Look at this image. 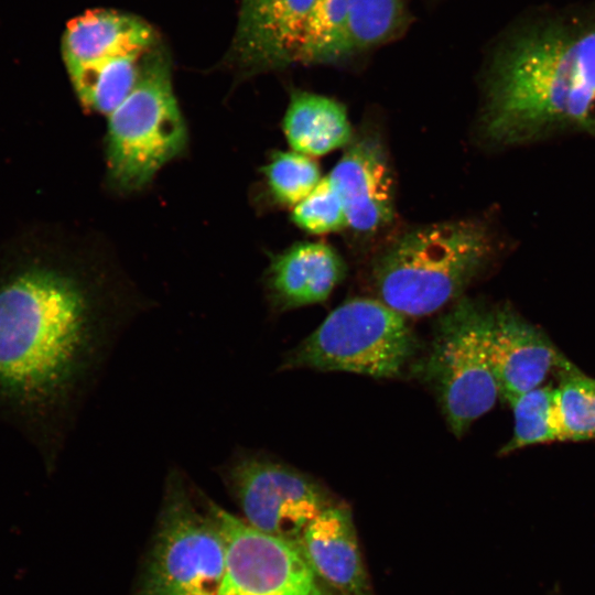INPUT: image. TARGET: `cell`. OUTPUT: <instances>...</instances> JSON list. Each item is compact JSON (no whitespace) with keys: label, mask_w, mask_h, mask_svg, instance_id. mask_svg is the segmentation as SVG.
Here are the masks:
<instances>
[{"label":"cell","mask_w":595,"mask_h":595,"mask_svg":"<svg viewBox=\"0 0 595 595\" xmlns=\"http://www.w3.org/2000/svg\"><path fill=\"white\" fill-rule=\"evenodd\" d=\"M291 218L304 231L316 235L348 227L343 201L327 175L293 207Z\"/></svg>","instance_id":"23"},{"label":"cell","mask_w":595,"mask_h":595,"mask_svg":"<svg viewBox=\"0 0 595 595\" xmlns=\"http://www.w3.org/2000/svg\"><path fill=\"white\" fill-rule=\"evenodd\" d=\"M327 176L355 232L374 235L393 220V178L378 138L365 134L351 140Z\"/></svg>","instance_id":"12"},{"label":"cell","mask_w":595,"mask_h":595,"mask_svg":"<svg viewBox=\"0 0 595 595\" xmlns=\"http://www.w3.org/2000/svg\"><path fill=\"white\" fill-rule=\"evenodd\" d=\"M419 347L407 316L380 300L355 298L333 310L284 357L281 369L400 376Z\"/></svg>","instance_id":"6"},{"label":"cell","mask_w":595,"mask_h":595,"mask_svg":"<svg viewBox=\"0 0 595 595\" xmlns=\"http://www.w3.org/2000/svg\"><path fill=\"white\" fill-rule=\"evenodd\" d=\"M487 345L500 396L505 401L542 386L570 360L536 325L509 305L488 310Z\"/></svg>","instance_id":"11"},{"label":"cell","mask_w":595,"mask_h":595,"mask_svg":"<svg viewBox=\"0 0 595 595\" xmlns=\"http://www.w3.org/2000/svg\"><path fill=\"white\" fill-rule=\"evenodd\" d=\"M556 404L563 442L595 439V379L569 361L560 371Z\"/></svg>","instance_id":"20"},{"label":"cell","mask_w":595,"mask_h":595,"mask_svg":"<svg viewBox=\"0 0 595 595\" xmlns=\"http://www.w3.org/2000/svg\"><path fill=\"white\" fill-rule=\"evenodd\" d=\"M314 0H241L227 62L242 75L299 62Z\"/></svg>","instance_id":"10"},{"label":"cell","mask_w":595,"mask_h":595,"mask_svg":"<svg viewBox=\"0 0 595 595\" xmlns=\"http://www.w3.org/2000/svg\"><path fill=\"white\" fill-rule=\"evenodd\" d=\"M409 25L404 0H348L342 61L397 39Z\"/></svg>","instance_id":"17"},{"label":"cell","mask_w":595,"mask_h":595,"mask_svg":"<svg viewBox=\"0 0 595 595\" xmlns=\"http://www.w3.org/2000/svg\"><path fill=\"white\" fill-rule=\"evenodd\" d=\"M491 251L490 234L477 220H447L408 230L375 261L379 300L407 317L437 312L457 301Z\"/></svg>","instance_id":"3"},{"label":"cell","mask_w":595,"mask_h":595,"mask_svg":"<svg viewBox=\"0 0 595 595\" xmlns=\"http://www.w3.org/2000/svg\"><path fill=\"white\" fill-rule=\"evenodd\" d=\"M136 315L55 269L8 278L0 283V389L31 401H68L94 381Z\"/></svg>","instance_id":"1"},{"label":"cell","mask_w":595,"mask_h":595,"mask_svg":"<svg viewBox=\"0 0 595 595\" xmlns=\"http://www.w3.org/2000/svg\"><path fill=\"white\" fill-rule=\"evenodd\" d=\"M159 43L153 28L133 14L95 9L71 21L62 39L69 77L127 55H143Z\"/></svg>","instance_id":"13"},{"label":"cell","mask_w":595,"mask_h":595,"mask_svg":"<svg viewBox=\"0 0 595 595\" xmlns=\"http://www.w3.org/2000/svg\"><path fill=\"white\" fill-rule=\"evenodd\" d=\"M346 264L324 242L291 246L271 259L266 289L271 309L278 313L326 301L345 279Z\"/></svg>","instance_id":"15"},{"label":"cell","mask_w":595,"mask_h":595,"mask_svg":"<svg viewBox=\"0 0 595 595\" xmlns=\"http://www.w3.org/2000/svg\"><path fill=\"white\" fill-rule=\"evenodd\" d=\"M283 131L292 151L309 156L327 154L351 141V126L345 107L326 96L294 91Z\"/></svg>","instance_id":"16"},{"label":"cell","mask_w":595,"mask_h":595,"mask_svg":"<svg viewBox=\"0 0 595 595\" xmlns=\"http://www.w3.org/2000/svg\"><path fill=\"white\" fill-rule=\"evenodd\" d=\"M494 145L595 133V29L543 25L495 56L480 119Z\"/></svg>","instance_id":"2"},{"label":"cell","mask_w":595,"mask_h":595,"mask_svg":"<svg viewBox=\"0 0 595 595\" xmlns=\"http://www.w3.org/2000/svg\"><path fill=\"white\" fill-rule=\"evenodd\" d=\"M187 133L178 108L167 53L159 43L142 57L133 88L108 115L107 166L123 191L145 186L185 148Z\"/></svg>","instance_id":"4"},{"label":"cell","mask_w":595,"mask_h":595,"mask_svg":"<svg viewBox=\"0 0 595 595\" xmlns=\"http://www.w3.org/2000/svg\"><path fill=\"white\" fill-rule=\"evenodd\" d=\"M487 317L479 303L455 301L437 320L422 365V375L456 437L490 411L500 396L488 353Z\"/></svg>","instance_id":"7"},{"label":"cell","mask_w":595,"mask_h":595,"mask_svg":"<svg viewBox=\"0 0 595 595\" xmlns=\"http://www.w3.org/2000/svg\"><path fill=\"white\" fill-rule=\"evenodd\" d=\"M221 474L244 520L277 538L299 542L307 524L335 502L321 484L260 452L237 448Z\"/></svg>","instance_id":"8"},{"label":"cell","mask_w":595,"mask_h":595,"mask_svg":"<svg viewBox=\"0 0 595 595\" xmlns=\"http://www.w3.org/2000/svg\"><path fill=\"white\" fill-rule=\"evenodd\" d=\"M204 500L199 507L183 475L170 472L137 595H218L226 543L212 501Z\"/></svg>","instance_id":"5"},{"label":"cell","mask_w":595,"mask_h":595,"mask_svg":"<svg viewBox=\"0 0 595 595\" xmlns=\"http://www.w3.org/2000/svg\"><path fill=\"white\" fill-rule=\"evenodd\" d=\"M314 573L337 595H371L351 512L334 502L305 528L299 542Z\"/></svg>","instance_id":"14"},{"label":"cell","mask_w":595,"mask_h":595,"mask_svg":"<svg viewBox=\"0 0 595 595\" xmlns=\"http://www.w3.org/2000/svg\"><path fill=\"white\" fill-rule=\"evenodd\" d=\"M348 0H314L299 54L301 64L342 61V35Z\"/></svg>","instance_id":"21"},{"label":"cell","mask_w":595,"mask_h":595,"mask_svg":"<svg viewBox=\"0 0 595 595\" xmlns=\"http://www.w3.org/2000/svg\"><path fill=\"white\" fill-rule=\"evenodd\" d=\"M272 196L281 204L294 207L322 180L317 163L295 151H277L262 169Z\"/></svg>","instance_id":"22"},{"label":"cell","mask_w":595,"mask_h":595,"mask_svg":"<svg viewBox=\"0 0 595 595\" xmlns=\"http://www.w3.org/2000/svg\"><path fill=\"white\" fill-rule=\"evenodd\" d=\"M513 430L510 440L499 451L508 455L518 450L562 441L556 387L542 385L510 401Z\"/></svg>","instance_id":"18"},{"label":"cell","mask_w":595,"mask_h":595,"mask_svg":"<svg viewBox=\"0 0 595 595\" xmlns=\"http://www.w3.org/2000/svg\"><path fill=\"white\" fill-rule=\"evenodd\" d=\"M143 56L127 55L72 76V84L83 106L109 115L133 88Z\"/></svg>","instance_id":"19"},{"label":"cell","mask_w":595,"mask_h":595,"mask_svg":"<svg viewBox=\"0 0 595 595\" xmlns=\"http://www.w3.org/2000/svg\"><path fill=\"white\" fill-rule=\"evenodd\" d=\"M226 543L218 595H337L314 573L298 542L266 534L212 501Z\"/></svg>","instance_id":"9"}]
</instances>
